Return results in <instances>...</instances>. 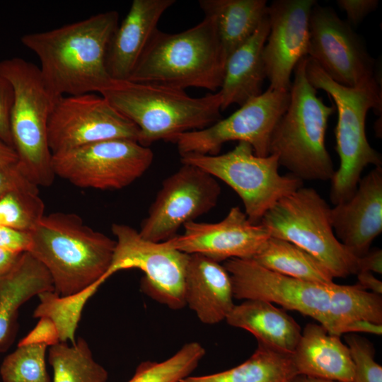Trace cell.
Returning a JSON list of instances; mask_svg holds the SVG:
<instances>
[{
    "mask_svg": "<svg viewBox=\"0 0 382 382\" xmlns=\"http://www.w3.org/2000/svg\"><path fill=\"white\" fill-rule=\"evenodd\" d=\"M13 100L12 85L8 79L0 75V140L12 148L10 120Z\"/></svg>",
    "mask_w": 382,
    "mask_h": 382,
    "instance_id": "8d00e7d4",
    "label": "cell"
},
{
    "mask_svg": "<svg viewBox=\"0 0 382 382\" xmlns=\"http://www.w3.org/2000/svg\"><path fill=\"white\" fill-rule=\"evenodd\" d=\"M111 230L116 244L106 279L122 270L139 269L144 273L141 287L146 294L173 310L185 306V279L190 254L166 241L145 240L126 224H113Z\"/></svg>",
    "mask_w": 382,
    "mask_h": 382,
    "instance_id": "4fadbf2b",
    "label": "cell"
},
{
    "mask_svg": "<svg viewBox=\"0 0 382 382\" xmlns=\"http://www.w3.org/2000/svg\"><path fill=\"white\" fill-rule=\"evenodd\" d=\"M180 161L200 168L231 187L241 199L244 212L253 224H260L279 200L303 187L299 178L279 173L280 165L275 155L258 156L244 141L224 154H188L180 156Z\"/></svg>",
    "mask_w": 382,
    "mask_h": 382,
    "instance_id": "9c48e42d",
    "label": "cell"
},
{
    "mask_svg": "<svg viewBox=\"0 0 382 382\" xmlns=\"http://www.w3.org/2000/svg\"><path fill=\"white\" fill-rule=\"evenodd\" d=\"M355 332H366L381 335L382 334V324L361 320L347 324L342 330V334Z\"/></svg>",
    "mask_w": 382,
    "mask_h": 382,
    "instance_id": "b9f144b4",
    "label": "cell"
},
{
    "mask_svg": "<svg viewBox=\"0 0 382 382\" xmlns=\"http://www.w3.org/2000/svg\"><path fill=\"white\" fill-rule=\"evenodd\" d=\"M368 271L381 274L382 273V250L375 249L369 250L364 256L358 258V272ZM357 272V273H358Z\"/></svg>",
    "mask_w": 382,
    "mask_h": 382,
    "instance_id": "60d3db41",
    "label": "cell"
},
{
    "mask_svg": "<svg viewBox=\"0 0 382 382\" xmlns=\"http://www.w3.org/2000/svg\"><path fill=\"white\" fill-rule=\"evenodd\" d=\"M139 136L135 124L96 93L59 97L48 120L47 140L52 155L110 139L138 141Z\"/></svg>",
    "mask_w": 382,
    "mask_h": 382,
    "instance_id": "5bb4252c",
    "label": "cell"
},
{
    "mask_svg": "<svg viewBox=\"0 0 382 382\" xmlns=\"http://www.w3.org/2000/svg\"><path fill=\"white\" fill-rule=\"evenodd\" d=\"M233 299L231 277L224 265L202 255L190 254L185 300L199 320L208 325L226 320L235 306Z\"/></svg>",
    "mask_w": 382,
    "mask_h": 382,
    "instance_id": "44dd1931",
    "label": "cell"
},
{
    "mask_svg": "<svg viewBox=\"0 0 382 382\" xmlns=\"http://www.w3.org/2000/svg\"><path fill=\"white\" fill-rule=\"evenodd\" d=\"M226 59L214 21L204 16L178 33L157 29L127 81L214 92L221 86Z\"/></svg>",
    "mask_w": 382,
    "mask_h": 382,
    "instance_id": "3957f363",
    "label": "cell"
},
{
    "mask_svg": "<svg viewBox=\"0 0 382 382\" xmlns=\"http://www.w3.org/2000/svg\"><path fill=\"white\" fill-rule=\"evenodd\" d=\"M334 233L356 257L370 250L382 231V168L376 166L361 178L354 195L330 209Z\"/></svg>",
    "mask_w": 382,
    "mask_h": 382,
    "instance_id": "d6986e66",
    "label": "cell"
},
{
    "mask_svg": "<svg viewBox=\"0 0 382 382\" xmlns=\"http://www.w3.org/2000/svg\"><path fill=\"white\" fill-rule=\"evenodd\" d=\"M354 365L353 382H382V366L375 361L373 345L354 333L345 336Z\"/></svg>",
    "mask_w": 382,
    "mask_h": 382,
    "instance_id": "e575fe53",
    "label": "cell"
},
{
    "mask_svg": "<svg viewBox=\"0 0 382 382\" xmlns=\"http://www.w3.org/2000/svg\"><path fill=\"white\" fill-rule=\"evenodd\" d=\"M315 0H275L268 6L270 32L263 49L269 88L289 92L296 64L308 54L309 17Z\"/></svg>",
    "mask_w": 382,
    "mask_h": 382,
    "instance_id": "e0dca14e",
    "label": "cell"
},
{
    "mask_svg": "<svg viewBox=\"0 0 382 382\" xmlns=\"http://www.w3.org/2000/svg\"><path fill=\"white\" fill-rule=\"evenodd\" d=\"M269 32L267 14L254 34L227 57L219 90L221 111L233 104L241 106L262 93L267 78L262 53Z\"/></svg>",
    "mask_w": 382,
    "mask_h": 382,
    "instance_id": "603a6c76",
    "label": "cell"
},
{
    "mask_svg": "<svg viewBox=\"0 0 382 382\" xmlns=\"http://www.w3.org/2000/svg\"><path fill=\"white\" fill-rule=\"evenodd\" d=\"M184 232L166 242L187 254H200L220 262L231 258L253 259L271 236L262 224H253L239 207L231 208L216 223L189 222Z\"/></svg>",
    "mask_w": 382,
    "mask_h": 382,
    "instance_id": "ac0fdd59",
    "label": "cell"
},
{
    "mask_svg": "<svg viewBox=\"0 0 382 382\" xmlns=\"http://www.w3.org/2000/svg\"><path fill=\"white\" fill-rule=\"evenodd\" d=\"M223 265L231 277L233 298L275 303L309 316L325 328L330 284L295 279L267 269L253 259L231 258Z\"/></svg>",
    "mask_w": 382,
    "mask_h": 382,
    "instance_id": "2e32d148",
    "label": "cell"
},
{
    "mask_svg": "<svg viewBox=\"0 0 382 382\" xmlns=\"http://www.w3.org/2000/svg\"><path fill=\"white\" fill-rule=\"evenodd\" d=\"M30 233L0 225V248L15 254L29 252Z\"/></svg>",
    "mask_w": 382,
    "mask_h": 382,
    "instance_id": "f35d334b",
    "label": "cell"
},
{
    "mask_svg": "<svg viewBox=\"0 0 382 382\" xmlns=\"http://www.w3.org/2000/svg\"><path fill=\"white\" fill-rule=\"evenodd\" d=\"M19 191H38V186L24 173L18 161L0 164V199Z\"/></svg>",
    "mask_w": 382,
    "mask_h": 382,
    "instance_id": "d590c367",
    "label": "cell"
},
{
    "mask_svg": "<svg viewBox=\"0 0 382 382\" xmlns=\"http://www.w3.org/2000/svg\"><path fill=\"white\" fill-rule=\"evenodd\" d=\"M226 320L250 332L257 342L286 354L294 353L301 335L300 325L291 316L262 300H245L235 305Z\"/></svg>",
    "mask_w": 382,
    "mask_h": 382,
    "instance_id": "d4e9b609",
    "label": "cell"
},
{
    "mask_svg": "<svg viewBox=\"0 0 382 382\" xmlns=\"http://www.w3.org/2000/svg\"><path fill=\"white\" fill-rule=\"evenodd\" d=\"M138 127V142L149 146L170 141L179 134L204 129L221 118L219 92L194 98L167 86L113 81L100 93Z\"/></svg>",
    "mask_w": 382,
    "mask_h": 382,
    "instance_id": "277c9868",
    "label": "cell"
},
{
    "mask_svg": "<svg viewBox=\"0 0 382 382\" xmlns=\"http://www.w3.org/2000/svg\"><path fill=\"white\" fill-rule=\"evenodd\" d=\"M53 291L46 267L29 252L22 253L13 268L0 278V352L6 351L14 338L21 305L35 295Z\"/></svg>",
    "mask_w": 382,
    "mask_h": 382,
    "instance_id": "cb8c5ba5",
    "label": "cell"
},
{
    "mask_svg": "<svg viewBox=\"0 0 382 382\" xmlns=\"http://www.w3.org/2000/svg\"><path fill=\"white\" fill-rule=\"evenodd\" d=\"M0 75L8 79L13 88L10 126L18 163L34 184L48 187L56 177L48 145L47 125L57 99L45 85L39 67L24 59L1 60Z\"/></svg>",
    "mask_w": 382,
    "mask_h": 382,
    "instance_id": "8992f818",
    "label": "cell"
},
{
    "mask_svg": "<svg viewBox=\"0 0 382 382\" xmlns=\"http://www.w3.org/2000/svg\"><path fill=\"white\" fill-rule=\"evenodd\" d=\"M162 183L139 231L145 240L159 243L172 238L178 229L216 205L221 189L217 180L188 163Z\"/></svg>",
    "mask_w": 382,
    "mask_h": 382,
    "instance_id": "9a60e30c",
    "label": "cell"
},
{
    "mask_svg": "<svg viewBox=\"0 0 382 382\" xmlns=\"http://www.w3.org/2000/svg\"><path fill=\"white\" fill-rule=\"evenodd\" d=\"M290 93L267 88L240 106L233 114L211 126L187 132L172 141L180 156L218 155L230 141L249 144L258 156L270 155L271 137L289 105Z\"/></svg>",
    "mask_w": 382,
    "mask_h": 382,
    "instance_id": "7c38bea8",
    "label": "cell"
},
{
    "mask_svg": "<svg viewBox=\"0 0 382 382\" xmlns=\"http://www.w3.org/2000/svg\"><path fill=\"white\" fill-rule=\"evenodd\" d=\"M175 0H134L108 45L106 68L114 81H127L165 11Z\"/></svg>",
    "mask_w": 382,
    "mask_h": 382,
    "instance_id": "ffe728a7",
    "label": "cell"
},
{
    "mask_svg": "<svg viewBox=\"0 0 382 382\" xmlns=\"http://www.w3.org/2000/svg\"><path fill=\"white\" fill-rule=\"evenodd\" d=\"M47 346H18L3 361L0 374L3 382H52L46 369Z\"/></svg>",
    "mask_w": 382,
    "mask_h": 382,
    "instance_id": "d6a6232c",
    "label": "cell"
},
{
    "mask_svg": "<svg viewBox=\"0 0 382 382\" xmlns=\"http://www.w3.org/2000/svg\"><path fill=\"white\" fill-rule=\"evenodd\" d=\"M306 73L310 83L327 93L335 102L337 123L335 133L340 166L331 180L330 200L335 205L348 200L357 190L361 174L369 165L381 166V154L369 144L365 131L370 109L381 114V96L350 88L332 80L308 56Z\"/></svg>",
    "mask_w": 382,
    "mask_h": 382,
    "instance_id": "52a82bcc",
    "label": "cell"
},
{
    "mask_svg": "<svg viewBox=\"0 0 382 382\" xmlns=\"http://www.w3.org/2000/svg\"><path fill=\"white\" fill-rule=\"evenodd\" d=\"M199 4L204 16L214 21L226 57L254 34L268 14L265 0H199Z\"/></svg>",
    "mask_w": 382,
    "mask_h": 382,
    "instance_id": "484cf974",
    "label": "cell"
},
{
    "mask_svg": "<svg viewBox=\"0 0 382 382\" xmlns=\"http://www.w3.org/2000/svg\"><path fill=\"white\" fill-rule=\"evenodd\" d=\"M205 352L199 342L187 343L165 361L140 363L128 382H180L190 376Z\"/></svg>",
    "mask_w": 382,
    "mask_h": 382,
    "instance_id": "1f68e13d",
    "label": "cell"
},
{
    "mask_svg": "<svg viewBox=\"0 0 382 382\" xmlns=\"http://www.w3.org/2000/svg\"><path fill=\"white\" fill-rule=\"evenodd\" d=\"M369 320L382 324V298L354 285H329V304L325 328L340 336L344 328L357 320Z\"/></svg>",
    "mask_w": 382,
    "mask_h": 382,
    "instance_id": "f1b7e54d",
    "label": "cell"
},
{
    "mask_svg": "<svg viewBox=\"0 0 382 382\" xmlns=\"http://www.w3.org/2000/svg\"><path fill=\"white\" fill-rule=\"evenodd\" d=\"M357 284L365 290H370L377 294H382V282L372 272L360 271L357 274Z\"/></svg>",
    "mask_w": 382,
    "mask_h": 382,
    "instance_id": "7bdbcfd3",
    "label": "cell"
},
{
    "mask_svg": "<svg viewBox=\"0 0 382 382\" xmlns=\"http://www.w3.org/2000/svg\"><path fill=\"white\" fill-rule=\"evenodd\" d=\"M39 191H19L0 199V225L30 233L45 216Z\"/></svg>",
    "mask_w": 382,
    "mask_h": 382,
    "instance_id": "836d02e7",
    "label": "cell"
},
{
    "mask_svg": "<svg viewBox=\"0 0 382 382\" xmlns=\"http://www.w3.org/2000/svg\"><path fill=\"white\" fill-rule=\"evenodd\" d=\"M253 260L267 269L295 279L320 284L334 282L330 270L319 260L283 239L270 236Z\"/></svg>",
    "mask_w": 382,
    "mask_h": 382,
    "instance_id": "83f0119b",
    "label": "cell"
},
{
    "mask_svg": "<svg viewBox=\"0 0 382 382\" xmlns=\"http://www.w3.org/2000/svg\"><path fill=\"white\" fill-rule=\"evenodd\" d=\"M60 342L59 332L54 323L48 318H40L36 326L19 342L18 346L45 345L53 346Z\"/></svg>",
    "mask_w": 382,
    "mask_h": 382,
    "instance_id": "74e56055",
    "label": "cell"
},
{
    "mask_svg": "<svg viewBox=\"0 0 382 382\" xmlns=\"http://www.w3.org/2000/svg\"><path fill=\"white\" fill-rule=\"evenodd\" d=\"M308 56L337 83L382 96L374 59L360 36L331 7L316 4L311 11Z\"/></svg>",
    "mask_w": 382,
    "mask_h": 382,
    "instance_id": "8fae6325",
    "label": "cell"
},
{
    "mask_svg": "<svg viewBox=\"0 0 382 382\" xmlns=\"http://www.w3.org/2000/svg\"><path fill=\"white\" fill-rule=\"evenodd\" d=\"M289 382H335L302 374H297Z\"/></svg>",
    "mask_w": 382,
    "mask_h": 382,
    "instance_id": "bcb514c9",
    "label": "cell"
},
{
    "mask_svg": "<svg viewBox=\"0 0 382 382\" xmlns=\"http://www.w3.org/2000/svg\"><path fill=\"white\" fill-rule=\"evenodd\" d=\"M119 13L109 11L50 30L28 33L22 44L38 57L42 78L52 96L98 93L114 80L105 64Z\"/></svg>",
    "mask_w": 382,
    "mask_h": 382,
    "instance_id": "6da1fadb",
    "label": "cell"
},
{
    "mask_svg": "<svg viewBox=\"0 0 382 382\" xmlns=\"http://www.w3.org/2000/svg\"><path fill=\"white\" fill-rule=\"evenodd\" d=\"M18 156L11 146L0 140V164L17 162Z\"/></svg>",
    "mask_w": 382,
    "mask_h": 382,
    "instance_id": "f6af8a7d",
    "label": "cell"
},
{
    "mask_svg": "<svg viewBox=\"0 0 382 382\" xmlns=\"http://www.w3.org/2000/svg\"><path fill=\"white\" fill-rule=\"evenodd\" d=\"M306 57L294 69L289 105L271 137L270 154L302 181L331 180L335 170L325 135L335 108L317 96L306 76Z\"/></svg>",
    "mask_w": 382,
    "mask_h": 382,
    "instance_id": "5b68a950",
    "label": "cell"
},
{
    "mask_svg": "<svg viewBox=\"0 0 382 382\" xmlns=\"http://www.w3.org/2000/svg\"><path fill=\"white\" fill-rule=\"evenodd\" d=\"M103 282H97L75 294L62 296L53 291L38 295L40 303L33 313L34 318H50L56 325L61 342H76L75 333L83 309L88 300Z\"/></svg>",
    "mask_w": 382,
    "mask_h": 382,
    "instance_id": "4dcf8cb0",
    "label": "cell"
},
{
    "mask_svg": "<svg viewBox=\"0 0 382 382\" xmlns=\"http://www.w3.org/2000/svg\"><path fill=\"white\" fill-rule=\"evenodd\" d=\"M292 357L298 374L353 382L354 365L348 347L320 324L305 326Z\"/></svg>",
    "mask_w": 382,
    "mask_h": 382,
    "instance_id": "7402d4cb",
    "label": "cell"
},
{
    "mask_svg": "<svg viewBox=\"0 0 382 382\" xmlns=\"http://www.w3.org/2000/svg\"><path fill=\"white\" fill-rule=\"evenodd\" d=\"M298 374L292 354L261 342L249 359L228 370L204 376H189L180 382H289Z\"/></svg>",
    "mask_w": 382,
    "mask_h": 382,
    "instance_id": "4316f807",
    "label": "cell"
},
{
    "mask_svg": "<svg viewBox=\"0 0 382 382\" xmlns=\"http://www.w3.org/2000/svg\"><path fill=\"white\" fill-rule=\"evenodd\" d=\"M339 8L347 14V22L352 27L358 25L379 4L378 0H337Z\"/></svg>",
    "mask_w": 382,
    "mask_h": 382,
    "instance_id": "ab89813d",
    "label": "cell"
},
{
    "mask_svg": "<svg viewBox=\"0 0 382 382\" xmlns=\"http://www.w3.org/2000/svg\"><path fill=\"white\" fill-rule=\"evenodd\" d=\"M21 254H15L0 248V278L15 265Z\"/></svg>",
    "mask_w": 382,
    "mask_h": 382,
    "instance_id": "ee69618b",
    "label": "cell"
},
{
    "mask_svg": "<svg viewBox=\"0 0 382 382\" xmlns=\"http://www.w3.org/2000/svg\"><path fill=\"white\" fill-rule=\"evenodd\" d=\"M330 209L316 190L301 187L279 200L260 223L271 236L289 241L313 256L334 278H345L357 274L358 257L336 237Z\"/></svg>",
    "mask_w": 382,
    "mask_h": 382,
    "instance_id": "ba28073f",
    "label": "cell"
},
{
    "mask_svg": "<svg viewBox=\"0 0 382 382\" xmlns=\"http://www.w3.org/2000/svg\"><path fill=\"white\" fill-rule=\"evenodd\" d=\"M48 359L53 369L52 382H107L108 371L94 360L83 337L71 346L61 342L51 346Z\"/></svg>",
    "mask_w": 382,
    "mask_h": 382,
    "instance_id": "f546056e",
    "label": "cell"
},
{
    "mask_svg": "<svg viewBox=\"0 0 382 382\" xmlns=\"http://www.w3.org/2000/svg\"><path fill=\"white\" fill-rule=\"evenodd\" d=\"M30 235L29 253L48 270L59 295L75 294L106 281L115 240L86 225L79 216L45 215Z\"/></svg>",
    "mask_w": 382,
    "mask_h": 382,
    "instance_id": "7a4b0ae2",
    "label": "cell"
},
{
    "mask_svg": "<svg viewBox=\"0 0 382 382\" xmlns=\"http://www.w3.org/2000/svg\"><path fill=\"white\" fill-rule=\"evenodd\" d=\"M154 153L137 141H101L52 155L55 176L83 188L122 189L150 167Z\"/></svg>",
    "mask_w": 382,
    "mask_h": 382,
    "instance_id": "30bf717a",
    "label": "cell"
}]
</instances>
